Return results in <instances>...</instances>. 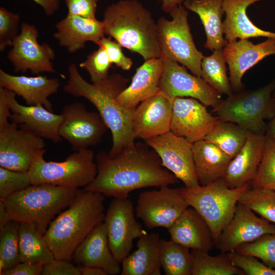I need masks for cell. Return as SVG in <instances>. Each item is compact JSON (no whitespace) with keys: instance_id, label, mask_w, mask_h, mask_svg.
Wrapping results in <instances>:
<instances>
[{"instance_id":"1","label":"cell","mask_w":275,"mask_h":275,"mask_svg":"<svg viewBox=\"0 0 275 275\" xmlns=\"http://www.w3.org/2000/svg\"><path fill=\"white\" fill-rule=\"evenodd\" d=\"M95 160L97 175L84 190L125 199L135 189L179 182V179L162 166L156 151L142 142L135 143L114 157H110L106 151H99Z\"/></svg>"},{"instance_id":"2","label":"cell","mask_w":275,"mask_h":275,"mask_svg":"<svg viewBox=\"0 0 275 275\" xmlns=\"http://www.w3.org/2000/svg\"><path fill=\"white\" fill-rule=\"evenodd\" d=\"M69 78L63 90L75 97H82L92 103L112 135L110 157L119 154L124 149L133 146L135 139L132 130L134 109H129L117 101L118 95L126 88L128 79L113 74L96 84H90L80 75L76 65L68 66Z\"/></svg>"},{"instance_id":"3","label":"cell","mask_w":275,"mask_h":275,"mask_svg":"<svg viewBox=\"0 0 275 275\" xmlns=\"http://www.w3.org/2000/svg\"><path fill=\"white\" fill-rule=\"evenodd\" d=\"M104 199L102 194L82 189L67 209L52 221L43 238L55 259L70 261L86 237L104 222Z\"/></svg>"},{"instance_id":"4","label":"cell","mask_w":275,"mask_h":275,"mask_svg":"<svg viewBox=\"0 0 275 275\" xmlns=\"http://www.w3.org/2000/svg\"><path fill=\"white\" fill-rule=\"evenodd\" d=\"M105 34L146 61L161 57L157 22L138 0H120L108 6L102 20Z\"/></svg>"},{"instance_id":"5","label":"cell","mask_w":275,"mask_h":275,"mask_svg":"<svg viewBox=\"0 0 275 275\" xmlns=\"http://www.w3.org/2000/svg\"><path fill=\"white\" fill-rule=\"evenodd\" d=\"M48 183L30 185L2 199L10 220L34 225L43 235L56 216L81 191Z\"/></svg>"},{"instance_id":"6","label":"cell","mask_w":275,"mask_h":275,"mask_svg":"<svg viewBox=\"0 0 275 275\" xmlns=\"http://www.w3.org/2000/svg\"><path fill=\"white\" fill-rule=\"evenodd\" d=\"M275 79L255 90H241L227 96L212 113L219 120L234 123L249 132L265 134L266 120L275 116Z\"/></svg>"},{"instance_id":"7","label":"cell","mask_w":275,"mask_h":275,"mask_svg":"<svg viewBox=\"0 0 275 275\" xmlns=\"http://www.w3.org/2000/svg\"><path fill=\"white\" fill-rule=\"evenodd\" d=\"M250 183L230 188L223 178L205 185L179 188L188 206L194 208L210 227L217 245L220 235L233 215L239 200Z\"/></svg>"},{"instance_id":"8","label":"cell","mask_w":275,"mask_h":275,"mask_svg":"<svg viewBox=\"0 0 275 275\" xmlns=\"http://www.w3.org/2000/svg\"><path fill=\"white\" fill-rule=\"evenodd\" d=\"M44 149L33 157L29 171L32 185L48 183L71 189L85 187L91 183L97 174L94 153L89 149L70 154L63 161H47Z\"/></svg>"},{"instance_id":"9","label":"cell","mask_w":275,"mask_h":275,"mask_svg":"<svg viewBox=\"0 0 275 275\" xmlns=\"http://www.w3.org/2000/svg\"><path fill=\"white\" fill-rule=\"evenodd\" d=\"M171 20L163 17L157 22V40L161 57L180 63L201 77V62L204 57L194 43L188 22V11L179 5L169 13Z\"/></svg>"},{"instance_id":"10","label":"cell","mask_w":275,"mask_h":275,"mask_svg":"<svg viewBox=\"0 0 275 275\" xmlns=\"http://www.w3.org/2000/svg\"><path fill=\"white\" fill-rule=\"evenodd\" d=\"M38 36L35 25L21 22L20 33L14 39L7 57L14 71L24 73L30 70L36 75L44 72L57 73L52 62L56 57L54 50L47 43L40 44Z\"/></svg>"},{"instance_id":"11","label":"cell","mask_w":275,"mask_h":275,"mask_svg":"<svg viewBox=\"0 0 275 275\" xmlns=\"http://www.w3.org/2000/svg\"><path fill=\"white\" fill-rule=\"evenodd\" d=\"M61 115L60 135L75 151L96 146L108 129L99 113L88 111L80 102L65 105Z\"/></svg>"},{"instance_id":"12","label":"cell","mask_w":275,"mask_h":275,"mask_svg":"<svg viewBox=\"0 0 275 275\" xmlns=\"http://www.w3.org/2000/svg\"><path fill=\"white\" fill-rule=\"evenodd\" d=\"M110 249L120 262L130 254L135 239L147 233L136 221L132 201L128 198L112 201L104 221Z\"/></svg>"},{"instance_id":"13","label":"cell","mask_w":275,"mask_h":275,"mask_svg":"<svg viewBox=\"0 0 275 275\" xmlns=\"http://www.w3.org/2000/svg\"><path fill=\"white\" fill-rule=\"evenodd\" d=\"M160 187L140 193L136 202V217L150 230L156 227L169 229L189 207L179 188Z\"/></svg>"},{"instance_id":"14","label":"cell","mask_w":275,"mask_h":275,"mask_svg":"<svg viewBox=\"0 0 275 275\" xmlns=\"http://www.w3.org/2000/svg\"><path fill=\"white\" fill-rule=\"evenodd\" d=\"M144 141L158 154L162 166L182 181L185 187L200 185L195 169L192 143L170 131Z\"/></svg>"},{"instance_id":"15","label":"cell","mask_w":275,"mask_h":275,"mask_svg":"<svg viewBox=\"0 0 275 275\" xmlns=\"http://www.w3.org/2000/svg\"><path fill=\"white\" fill-rule=\"evenodd\" d=\"M164 59L159 88L168 98L172 100L176 97L193 98L212 108L222 101V94L202 77L189 74L176 61Z\"/></svg>"},{"instance_id":"16","label":"cell","mask_w":275,"mask_h":275,"mask_svg":"<svg viewBox=\"0 0 275 275\" xmlns=\"http://www.w3.org/2000/svg\"><path fill=\"white\" fill-rule=\"evenodd\" d=\"M193 98L176 97L172 101L170 131L194 143L204 140L219 119Z\"/></svg>"},{"instance_id":"17","label":"cell","mask_w":275,"mask_h":275,"mask_svg":"<svg viewBox=\"0 0 275 275\" xmlns=\"http://www.w3.org/2000/svg\"><path fill=\"white\" fill-rule=\"evenodd\" d=\"M45 145L43 139L11 122L0 130V167L29 171L34 156Z\"/></svg>"},{"instance_id":"18","label":"cell","mask_w":275,"mask_h":275,"mask_svg":"<svg viewBox=\"0 0 275 275\" xmlns=\"http://www.w3.org/2000/svg\"><path fill=\"white\" fill-rule=\"evenodd\" d=\"M274 233L275 225L256 216L250 208L238 203L233 216L220 235L216 248L222 253H227L263 235Z\"/></svg>"},{"instance_id":"19","label":"cell","mask_w":275,"mask_h":275,"mask_svg":"<svg viewBox=\"0 0 275 275\" xmlns=\"http://www.w3.org/2000/svg\"><path fill=\"white\" fill-rule=\"evenodd\" d=\"M223 51L233 91H241L243 90L242 78L244 73L266 57L275 54V37L267 38L256 44L248 39H239L228 43Z\"/></svg>"},{"instance_id":"20","label":"cell","mask_w":275,"mask_h":275,"mask_svg":"<svg viewBox=\"0 0 275 275\" xmlns=\"http://www.w3.org/2000/svg\"><path fill=\"white\" fill-rule=\"evenodd\" d=\"M172 101L159 91L136 106L132 120L135 140L144 141L170 131Z\"/></svg>"},{"instance_id":"21","label":"cell","mask_w":275,"mask_h":275,"mask_svg":"<svg viewBox=\"0 0 275 275\" xmlns=\"http://www.w3.org/2000/svg\"><path fill=\"white\" fill-rule=\"evenodd\" d=\"M7 93L12 113L9 118L11 122L43 139L54 143L62 141L59 134L62 118L61 114H55L41 105H21L16 100L14 92L7 90Z\"/></svg>"},{"instance_id":"22","label":"cell","mask_w":275,"mask_h":275,"mask_svg":"<svg viewBox=\"0 0 275 275\" xmlns=\"http://www.w3.org/2000/svg\"><path fill=\"white\" fill-rule=\"evenodd\" d=\"M72 258L81 266L102 269L106 275L121 273L122 267L110 249L104 222L98 225L74 251Z\"/></svg>"},{"instance_id":"23","label":"cell","mask_w":275,"mask_h":275,"mask_svg":"<svg viewBox=\"0 0 275 275\" xmlns=\"http://www.w3.org/2000/svg\"><path fill=\"white\" fill-rule=\"evenodd\" d=\"M0 87L21 96L28 105H41L53 112L49 97L58 92L60 82L58 78L46 76H15L0 69Z\"/></svg>"},{"instance_id":"24","label":"cell","mask_w":275,"mask_h":275,"mask_svg":"<svg viewBox=\"0 0 275 275\" xmlns=\"http://www.w3.org/2000/svg\"><path fill=\"white\" fill-rule=\"evenodd\" d=\"M55 28L53 37L69 53L84 48L88 41L98 44L105 35L102 21L76 15L67 14L56 24Z\"/></svg>"},{"instance_id":"25","label":"cell","mask_w":275,"mask_h":275,"mask_svg":"<svg viewBox=\"0 0 275 275\" xmlns=\"http://www.w3.org/2000/svg\"><path fill=\"white\" fill-rule=\"evenodd\" d=\"M265 138V134L249 132L244 145L226 170L223 179L229 187H241L253 180L262 159Z\"/></svg>"},{"instance_id":"26","label":"cell","mask_w":275,"mask_h":275,"mask_svg":"<svg viewBox=\"0 0 275 275\" xmlns=\"http://www.w3.org/2000/svg\"><path fill=\"white\" fill-rule=\"evenodd\" d=\"M164 64L162 57L146 60L136 69L131 84L118 95L117 102L126 108L135 109L141 102L158 93Z\"/></svg>"},{"instance_id":"27","label":"cell","mask_w":275,"mask_h":275,"mask_svg":"<svg viewBox=\"0 0 275 275\" xmlns=\"http://www.w3.org/2000/svg\"><path fill=\"white\" fill-rule=\"evenodd\" d=\"M168 230L172 240L191 250L208 253L215 246L209 226L191 207L187 208Z\"/></svg>"},{"instance_id":"28","label":"cell","mask_w":275,"mask_h":275,"mask_svg":"<svg viewBox=\"0 0 275 275\" xmlns=\"http://www.w3.org/2000/svg\"><path fill=\"white\" fill-rule=\"evenodd\" d=\"M263 0H223L222 7L226 14L223 32L228 43L235 42L237 39L275 37V33L258 28L247 15V8Z\"/></svg>"},{"instance_id":"29","label":"cell","mask_w":275,"mask_h":275,"mask_svg":"<svg viewBox=\"0 0 275 275\" xmlns=\"http://www.w3.org/2000/svg\"><path fill=\"white\" fill-rule=\"evenodd\" d=\"M159 235L157 233L141 235L137 241L136 250L121 263V275H160V252Z\"/></svg>"},{"instance_id":"30","label":"cell","mask_w":275,"mask_h":275,"mask_svg":"<svg viewBox=\"0 0 275 275\" xmlns=\"http://www.w3.org/2000/svg\"><path fill=\"white\" fill-rule=\"evenodd\" d=\"M195 169L201 185L223 178L232 158L215 144L202 140L193 143Z\"/></svg>"},{"instance_id":"31","label":"cell","mask_w":275,"mask_h":275,"mask_svg":"<svg viewBox=\"0 0 275 275\" xmlns=\"http://www.w3.org/2000/svg\"><path fill=\"white\" fill-rule=\"evenodd\" d=\"M223 0H184L183 6L196 13L204 26L206 37L204 47L212 51L222 49L228 44L223 37Z\"/></svg>"},{"instance_id":"32","label":"cell","mask_w":275,"mask_h":275,"mask_svg":"<svg viewBox=\"0 0 275 275\" xmlns=\"http://www.w3.org/2000/svg\"><path fill=\"white\" fill-rule=\"evenodd\" d=\"M18 238L20 262L45 265L55 259L43 235L34 225L19 223Z\"/></svg>"},{"instance_id":"33","label":"cell","mask_w":275,"mask_h":275,"mask_svg":"<svg viewBox=\"0 0 275 275\" xmlns=\"http://www.w3.org/2000/svg\"><path fill=\"white\" fill-rule=\"evenodd\" d=\"M249 133L234 123L219 119L204 140L216 145L232 159L244 145Z\"/></svg>"},{"instance_id":"34","label":"cell","mask_w":275,"mask_h":275,"mask_svg":"<svg viewBox=\"0 0 275 275\" xmlns=\"http://www.w3.org/2000/svg\"><path fill=\"white\" fill-rule=\"evenodd\" d=\"M190 249L171 239H161L159 261L166 275H191Z\"/></svg>"},{"instance_id":"35","label":"cell","mask_w":275,"mask_h":275,"mask_svg":"<svg viewBox=\"0 0 275 275\" xmlns=\"http://www.w3.org/2000/svg\"><path fill=\"white\" fill-rule=\"evenodd\" d=\"M191 275H245L231 263L227 253L212 256L208 252L191 250Z\"/></svg>"},{"instance_id":"36","label":"cell","mask_w":275,"mask_h":275,"mask_svg":"<svg viewBox=\"0 0 275 275\" xmlns=\"http://www.w3.org/2000/svg\"><path fill=\"white\" fill-rule=\"evenodd\" d=\"M226 60L223 49L213 51L203 58L201 62V77L221 94L229 96L233 93L227 74Z\"/></svg>"},{"instance_id":"37","label":"cell","mask_w":275,"mask_h":275,"mask_svg":"<svg viewBox=\"0 0 275 275\" xmlns=\"http://www.w3.org/2000/svg\"><path fill=\"white\" fill-rule=\"evenodd\" d=\"M19 223L10 220L0 228V274L20 262Z\"/></svg>"},{"instance_id":"38","label":"cell","mask_w":275,"mask_h":275,"mask_svg":"<svg viewBox=\"0 0 275 275\" xmlns=\"http://www.w3.org/2000/svg\"><path fill=\"white\" fill-rule=\"evenodd\" d=\"M238 203L246 206L261 217L275 224V190L265 188H249Z\"/></svg>"},{"instance_id":"39","label":"cell","mask_w":275,"mask_h":275,"mask_svg":"<svg viewBox=\"0 0 275 275\" xmlns=\"http://www.w3.org/2000/svg\"><path fill=\"white\" fill-rule=\"evenodd\" d=\"M265 137L262 159L257 174L250 184L252 188L275 190V139Z\"/></svg>"},{"instance_id":"40","label":"cell","mask_w":275,"mask_h":275,"mask_svg":"<svg viewBox=\"0 0 275 275\" xmlns=\"http://www.w3.org/2000/svg\"><path fill=\"white\" fill-rule=\"evenodd\" d=\"M235 251L255 256L275 270V233L263 235L252 242L240 245Z\"/></svg>"},{"instance_id":"41","label":"cell","mask_w":275,"mask_h":275,"mask_svg":"<svg viewBox=\"0 0 275 275\" xmlns=\"http://www.w3.org/2000/svg\"><path fill=\"white\" fill-rule=\"evenodd\" d=\"M112 64L105 49L99 46L97 50L87 56L79 66L88 73L92 84H96L108 77Z\"/></svg>"},{"instance_id":"42","label":"cell","mask_w":275,"mask_h":275,"mask_svg":"<svg viewBox=\"0 0 275 275\" xmlns=\"http://www.w3.org/2000/svg\"><path fill=\"white\" fill-rule=\"evenodd\" d=\"M31 185L29 171H16L0 167V199Z\"/></svg>"},{"instance_id":"43","label":"cell","mask_w":275,"mask_h":275,"mask_svg":"<svg viewBox=\"0 0 275 275\" xmlns=\"http://www.w3.org/2000/svg\"><path fill=\"white\" fill-rule=\"evenodd\" d=\"M232 264L246 275H275V270L259 261L255 256L235 250L227 253Z\"/></svg>"},{"instance_id":"44","label":"cell","mask_w":275,"mask_h":275,"mask_svg":"<svg viewBox=\"0 0 275 275\" xmlns=\"http://www.w3.org/2000/svg\"><path fill=\"white\" fill-rule=\"evenodd\" d=\"M20 17L19 14L0 7V51L12 46L14 39L18 35Z\"/></svg>"},{"instance_id":"45","label":"cell","mask_w":275,"mask_h":275,"mask_svg":"<svg viewBox=\"0 0 275 275\" xmlns=\"http://www.w3.org/2000/svg\"><path fill=\"white\" fill-rule=\"evenodd\" d=\"M98 46H102L105 50L112 64L124 70H129L133 62L131 59L124 55L122 46L112 38L103 37L98 42Z\"/></svg>"},{"instance_id":"46","label":"cell","mask_w":275,"mask_h":275,"mask_svg":"<svg viewBox=\"0 0 275 275\" xmlns=\"http://www.w3.org/2000/svg\"><path fill=\"white\" fill-rule=\"evenodd\" d=\"M68 15L95 19L98 0H64Z\"/></svg>"},{"instance_id":"47","label":"cell","mask_w":275,"mask_h":275,"mask_svg":"<svg viewBox=\"0 0 275 275\" xmlns=\"http://www.w3.org/2000/svg\"><path fill=\"white\" fill-rule=\"evenodd\" d=\"M42 275H81L79 267H76L70 261L54 259L44 265Z\"/></svg>"},{"instance_id":"48","label":"cell","mask_w":275,"mask_h":275,"mask_svg":"<svg viewBox=\"0 0 275 275\" xmlns=\"http://www.w3.org/2000/svg\"><path fill=\"white\" fill-rule=\"evenodd\" d=\"M43 266L40 263L20 262L12 268L5 270L1 275H40Z\"/></svg>"},{"instance_id":"49","label":"cell","mask_w":275,"mask_h":275,"mask_svg":"<svg viewBox=\"0 0 275 275\" xmlns=\"http://www.w3.org/2000/svg\"><path fill=\"white\" fill-rule=\"evenodd\" d=\"M7 90L0 87V130L9 124L11 113Z\"/></svg>"},{"instance_id":"50","label":"cell","mask_w":275,"mask_h":275,"mask_svg":"<svg viewBox=\"0 0 275 275\" xmlns=\"http://www.w3.org/2000/svg\"><path fill=\"white\" fill-rule=\"evenodd\" d=\"M44 10L47 16L53 15L60 8V0H33Z\"/></svg>"},{"instance_id":"51","label":"cell","mask_w":275,"mask_h":275,"mask_svg":"<svg viewBox=\"0 0 275 275\" xmlns=\"http://www.w3.org/2000/svg\"><path fill=\"white\" fill-rule=\"evenodd\" d=\"M161 10L164 12L169 13L174 8L181 5L184 0H161Z\"/></svg>"},{"instance_id":"52","label":"cell","mask_w":275,"mask_h":275,"mask_svg":"<svg viewBox=\"0 0 275 275\" xmlns=\"http://www.w3.org/2000/svg\"><path fill=\"white\" fill-rule=\"evenodd\" d=\"M79 268L81 275H106L102 269L96 267L81 266Z\"/></svg>"},{"instance_id":"53","label":"cell","mask_w":275,"mask_h":275,"mask_svg":"<svg viewBox=\"0 0 275 275\" xmlns=\"http://www.w3.org/2000/svg\"><path fill=\"white\" fill-rule=\"evenodd\" d=\"M10 220L4 201L0 199V228Z\"/></svg>"},{"instance_id":"54","label":"cell","mask_w":275,"mask_h":275,"mask_svg":"<svg viewBox=\"0 0 275 275\" xmlns=\"http://www.w3.org/2000/svg\"><path fill=\"white\" fill-rule=\"evenodd\" d=\"M273 96L275 97V90L273 92ZM265 135L267 137L275 139V116L267 125Z\"/></svg>"}]
</instances>
